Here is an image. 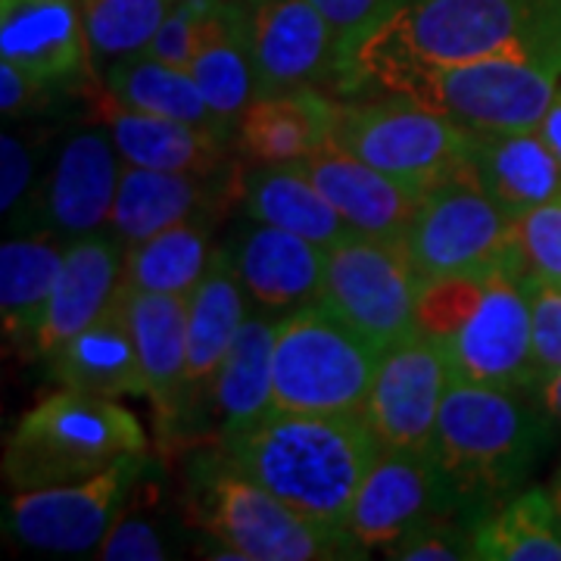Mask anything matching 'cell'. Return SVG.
I'll return each instance as SVG.
<instances>
[{
	"label": "cell",
	"instance_id": "obj_16",
	"mask_svg": "<svg viewBox=\"0 0 561 561\" xmlns=\"http://www.w3.org/2000/svg\"><path fill=\"white\" fill-rule=\"evenodd\" d=\"M84 94L91 106V119L101 122L110 131L125 165L187 172V175H206V179L238 175L243 169L234 140L219 138L187 122L131 110L116 101L101 81H91Z\"/></svg>",
	"mask_w": 561,
	"mask_h": 561
},
{
	"label": "cell",
	"instance_id": "obj_31",
	"mask_svg": "<svg viewBox=\"0 0 561 561\" xmlns=\"http://www.w3.org/2000/svg\"><path fill=\"white\" fill-rule=\"evenodd\" d=\"M278 321L268 312H250L209 387V412L219 440H228L272 412V359Z\"/></svg>",
	"mask_w": 561,
	"mask_h": 561
},
{
	"label": "cell",
	"instance_id": "obj_24",
	"mask_svg": "<svg viewBox=\"0 0 561 561\" xmlns=\"http://www.w3.org/2000/svg\"><path fill=\"white\" fill-rule=\"evenodd\" d=\"M481 187L518 219L527 209L561 201V160L540 128L530 131H468V153Z\"/></svg>",
	"mask_w": 561,
	"mask_h": 561
},
{
	"label": "cell",
	"instance_id": "obj_27",
	"mask_svg": "<svg viewBox=\"0 0 561 561\" xmlns=\"http://www.w3.org/2000/svg\"><path fill=\"white\" fill-rule=\"evenodd\" d=\"M337 101L316 84L256 98L238 119V153L250 162H300L334 138Z\"/></svg>",
	"mask_w": 561,
	"mask_h": 561
},
{
	"label": "cell",
	"instance_id": "obj_2",
	"mask_svg": "<svg viewBox=\"0 0 561 561\" xmlns=\"http://www.w3.org/2000/svg\"><path fill=\"white\" fill-rule=\"evenodd\" d=\"M219 443L250 481L306 518L337 530H346L353 500L381 456V443L362 415L272 409Z\"/></svg>",
	"mask_w": 561,
	"mask_h": 561
},
{
	"label": "cell",
	"instance_id": "obj_38",
	"mask_svg": "<svg viewBox=\"0 0 561 561\" xmlns=\"http://www.w3.org/2000/svg\"><path fill=\"white\" fill-rule=\"evenodd\" d=\"M474 515L453 512L421 524L383 549L387 559L400 561H471L474 559Z\"/></svg>",
	"mask_w": 561,
	"mask_h": 561
},
{
	"label": "cell",
	"instance_id": "obj_39",
	"mask_svg": "<svg viewBox=\"0 0 561 561\" xmlns=\"http://www.w3.org/2000/svg\"><path fill=\"white\" fill-rule=\"evenodd\" d=\"M534 321V365L537 381L561 368V287L552 280L524 278Z\"/></svg>",
	"mask_w": 561,
	"mask_h": 561
},
{
	"label": "cell",
	"instance_id": "obj_11",
	"mask_svg": "<svg viewBox=\"0 0 561 561\" xmlns=\"http://www.w3.org/2000/svg\"><path fill=\"white\" fill-rule=\"evenodd\" d=\"M421 272L405 243L346 234L328 247L319 302L378 353L415 334Z\"/></svg>",
	"mask_w": 561,
	"mask_h": 561
},
{
	"label": "cell",
	"instance_id": "obj_6",
	"mask_svg": "<svg viewBox=\"0 0 561 561\" xmlns=\"http://www.w3.org/2000/svg\"><path fill=\"white\" fill-rule=\"evenodd\" d=\"M381 353L321 302L278 321L272 409L309 415H362Z\"/></svg>",
	"mask_w": 561,
	"mask_h": 561
},
{
	"label": "cell",
	"instance_id": "obj_45",
	"mask_svg": "<svg viewBox=\"0 0 561 561\" xmlns=\"http://www.w3.org/2000/svg\"><path fill=\"white\" fill-rule=\"evenodd\" d=\"M549 493H552V502H556V508H559V518H561V465L559 471H556V478L549 483Z\"/></svg>",
	"mask_w": 561,
	"mask_h": 561
},
{
	"label": "cell",
	"instance_id": "obj_1",
	"mask_svg": "<svg viewBox=\"0 0 561 561\" xmlns=\"http://www.w3.org/2000/svg\"><path fill=\"white\" fill-rule=\"evenodd\" d=\"M493 57L561 76V0H400L343 50L331 91L381 94L409 76Z\"/></svg>",
	"mask_w": 561,
	"mask_h": 561
},
{
	"label": "cell",
	"instance_id": "obj_7",
	"mask_svg": "<svg viewBox=\"0 0 561 561\" xmlns=\"http://www.w3.org/2000/svg\"><path fill=\"white\" fill-rule=\"evenodd\" d=\"M405 250L421 278L512 275L527 278L515 219L474 179L468 160L421 194Z\"/></svg>",
	"mask_w": 561,
	"mask_h": 561
},
{
	"label": "cell",
	"instance_id": "obj_36",
	"mask_svg": "<svg viewBox=\"0 0 561 561\" xmlns=\"http://www.w3.org/2000/svg\"><path fill=\"white\" fill-rule=\"evenodd\" d=\"M44 144L22 131L3 128L0 135V213L13 234H35L44 187Z\"/></svg>",
	"mask_w": 561,
	"mask_h": 561
},
{
	"label": "cell",
	"instance_id": "obj_10",
	"mask_svg": "<svg viewBox=\"0 0 561 561\" xmlns=\"http://www.w3.org/2000/svg\"><path fill=\"white\" fill-rule=\"evenodd\" d=\"M559 81L540 66L493 57L419 72L381 94L409 98L465 131H530L540 128Z\"/></svg>",
	"mask_w": 561,
	"mask_h": 561
},
{
	"label": "cell",
	"instance_id": "obj_30",
	"mask_svg": "<svg viewBox=\"0 0 561 561\" xmlns=\"http://www.w3.org/2000/svg\"><path fill=\"white\" fill-rule=\"evenodd\" d=\"M66 243L35 231L13 234L0 247V319L13 350L35 359V341L60 278Z\"/></svg>",
	"mask_w": 561,
	"mask_h": 561
},
{
	"label": "cell",
	"instance_id": "obj_22",
	"mask_svg": "<svg viewBox=\"0 0 561 561\" xmlns=\"http://www.w3.org/2000/svg\"><path fill=\"white\" fill-rule=\"evenodd\" d=\"M122 297L160 431H181L187 412V297L135 290L125 280Z\"/></svg>",
	"mask_w": 561,
	"mask_h": 561
},
{
	"label": "cell",
	"instance_id": "obj_9",
	"mask_svg": "<svg viewBox=\"0 0 561 561\" xmlns=\"http://www.w3.org/2000/svg\"><path fill=\"white\" fill-rule=\"evenodd\" d=\"M147 468V453H135L84 481L13 490L3 502V530L35 552L94 556L128 508Z\"/></svg>",
	"mask_w": 561,
	"mask_h": 561
},
{
	"label": "cell",
	"instance_id": "obj_41",
	"mask_svg": "<svg viewBox=\"0 0 561 561\" xmlns=\"http://www.w3.org/2000/svg\"><path fill=\"white\" fill-rule=\"evenodd\" d=\"M60 91L28 76L16 62L0 60V113L3 122H20L44 113Z\"/></svg>",
	"mask_w": 561,
	"mask_h": 561
},
{
	"label": "cell",
	"instance_id": "obj_25",
	"mask_svg": "<svg viewBox=\"0 0 561 561\" xmlns=\"http://www.w3.org/2000/svg\"><path fill=\"white\" fill-rule=\"evenodd\" d=\"M47 365H50V378L69 390L94 393V397H106V400L147 397L122 287L116 300L110 302L88 328H81L79 334H72L62 343L60 350L47 359Z\"/></svg>",
	"mask_w": 561,
	"mask_h": 561
},
{
	"label": "cell",
	"instance_id": "obj_18",
	"mask_svg": "<svg viewBox=\"0 0 561 561\" xmlns=\"http://www.w3.org/2000/svg\"><path fill=\"white\" fill-rule=\"evenodd\" d=\"M250 302L284 319L309 302H319L328 250L265 221L247 219L225 243Z\"/></svg>",
	"mask_w": 561,
	"mask_h": 561
},
{
	"label": "cell",
	"instance_id": "obj_8",
	"mask_svg": "<svg viewBox=\"0 0 561 561\" xmlns=\"http://www.w3.org/2000/svg\"><path fill=\"white\" fill-rule=\"evenodd\" d=\"M331 144L424 191L465 162L468 131L409 98L375 94L337 103Z\"/></svg>",
	"mask_w": 561,
	"mask_h": 561
},
{
	"label": "cell",
	"instance_id": "obj_23",
	"mask_svg": "<svg viewBox=\"0 0 561 561\" xmlns=\"http://www.w3.org/2000/svg\"><path fill=\"white\" fill-rule=\"evenodd\" d=\"M128 247L110 231L66 243L60 278L35 341V359H50L62 343L101 316L119 294Z\"/></svg>",
	"mask_w": 561,
	"mask_h": 561
},
{
	"label": "cell",
	"instance_id": "obj_43",
	"mask_svg": "<svg viewBox=\"0 0 561 561\" xmlns=\"http://www.w3.org/2000/svg\"><path fill=\"white\" fill-rule=\"evenodd\" d=\"M534 393H537V400L542 402V409L549 412V419L561 424V368L556 371H549V375H542L537 387H534Z\"/></svg>",
	"mask_w": 561,
	"mask_h": 561
},
{
	"label": "cell",
	"instance_id": "obj_14",
	"mask_svg": "<svg viewBox=\"0 0 561 561\" xmlns=\"http://www.w3.org/2000/svg\"><path fill=\"white\" fill-rule=\"evenodd\" d=\"M122 169L125 160L101 122L69 131L47 160L35 231L60 243L110 231Z\"/></svg>",
	"mask_w": 561,
	"mask_h": 561
},
{
	"label": "cell",
	"instance_id": "obj_28",
	"mask_svg": "<svg viewBox=\"0 0 561 561\" xmlns=\"http://www.w3.org/2000/svg\"><path fill=\"white\" fill-rule=\"evenodd\" d=\"M191 76L216 116L238 128L243 110L256 101L247 0H209Z\"/></svg>",
	"mask_w": 561,
	"mask_h": 561
},
{
	"label": "cell",
	"instance_id": "obj_19",
	"mask_svg": "<svg viewBox=\"0 0 561 561\" xmlns=\"http://www.w3.org/2000/svg\"><path fill=\"white\" fill-rule=\"evenodd\" d=\"M0 60L57 91L88 88L94 76L79 0H0Z\"/></svg>",
	"mask_w": 561,
	"mask_h": 561
},
{
	"label": "cell",
	"instance_id": "obj_44",
	"mask_svg": "<svg viewBox=\"0 0 561 561\" xmlns=\"http://www.w3.org/2000/svg\"><path fill=\"white\" fill-rule=\"evenodd\" d=\"M540 135L561 160V81L559 88H556V98H552V103H549V110H546V116L540 122Z\"/></svg>",
	"mask_w": 561,
	"mask_h": 561
},
{
	"label": "cell",
	"instance_id": "obj_32",
	"mask_svg": "<svg viewBox=\"0 0 561 561\" xmlns=\"http://www.w3.org/2000/svg\"><path fill=\"white\" fill-rule=\"evenodd\" d=\"M98 81L116 101L131 110L187 122V125H197L203 131H213L219 138L238 144V128L216 116V110L206 103L201 84L187 69L169 66L150 54H138V57L113 62Z\"/></svg>",
	"mask_w": 561,
	"mask_h": 561
},
{
	"label": "cell",
	"instance_id": "obj_21",
	"mask_svg": "<svg viewBox=\"0 0 561 561\" xmlns=\"http://www.w3.org/2000/svg\"><path fill=\"white\" fill-rule=\"evenodd\" d=\"M300 165L328 203L341 213L353 234L405 241L424 191L350 157L337 144L321 147L312 157L300 160Z\"/></svg>",
	"mask_w": 561,
	"mask_h": 561
},
{
	"label": "cell",
	"instance_id": "obj_33",
	"mask_svg": "<svg viewBox=\"0 0 561 561\" xmlns=\"http://www.w3.org/2000/svg\"><path fill=\"white\" fill-rule=\"evenodd\" d=\"M474 559L561 561V518L549 486H524L483 508L474 522Z\"/></svg>",
	"mask_w": 561,
	"mask_h": 561
},
{
	"label": "cell",
	"instance_id": "obj_17",
	"mask_svg": "<svg viewBox=\"0 0 561 561\" xmlns=\"http://www.w3.org/2000/svg\"><path fill=\"white\" fill-rule=\"evenodd\" d=\"M256 98L334 84L341 44L309 0H247Z\"/></svg>",
	"mask_w": 561,
	"mask_h": 561
},
{
	"label": "cell",
	"instance_id": "obj_37",
	"mask_svg": "<svg viewBox=\"0 0 561 561\" xmlns=\"http://www.w3.org/2000/svg\"><path fill=\"white\" fill-rule=\"evenodd\" d=\"M184 546H187L184 524L150 508V505L131 508V502H128V508L122 512V518L113 524V530L106 534V540L98 546V552L91 559L162 561L175 559Z\"/></svg>",
	"mask_w": 561,
	"mask_h": 561
},
{
	"label": "cell",
	"instance_id": "obj_29",
	"mask_svg": "<svg viewBox=\"0 0 561 561\" xmlns=\"http://www.w3.org/2000/svg\"><path fill=\"white\" fill-rule=\"evenodd\" d=\"M241 203L247 219L294 231L324 250L350 234L341 213L302 172L300 162L247 165L241 172Z\"/></svg>",
	"mask_w": 561,
	"mask_h": 561
},
{
	"label": "cell",
	"instance_id": "obj_46",
	"mask_svg": "<svg viewBox=\"0 0 561 561\" xmlns=\"http://www.w3.org/2000/svg\"><path fill=\"white\" fill-rule=\"evenodd\" d=\"M559 287H561V284H559Z\"/></svg>",
	"mask_w": 561,
	"mask_h": 561
},
{
	"label": "cell",
	"instance_id": "obj_35",
	"mask_svg": "<svg viewBox=\"0 0 561 561\" xmlns=\"http://www.w3.org/2000/svg\"><path fill=\"white\" fill-rule=\"evenodd\" d=\"M94 81L113 62L138 57L175 7V0H79Z\"/></svg>",
	"mask_w": 561,
	"mask_h": 561
},
{
	"label": "cell",
	"instance_id": "obj_12",
	"mask_svg": "<svg viewBox=\"0 0 561 561\" xmlns=\"http://www.w3.org/2000/svg\"><path fill=\"white\" fill-rule=\"evenodd\" d=\"M453 378L505 390H534V321L524 278L490 275L481 300L440 343Z\"/></svg>",
	"mask_w": 561,
	"mask_h": 561
},
{
	"label": "cell",
	"instance_id": "obj_3",
	"mask_svg": "<svg viewBox=\"0 0 561 561\" xmlns=\"http://www.w3.org/2000/svg\"><path fill=\"white\" fill-rule=\"evenodd\" d=\"M552 424L534 390L453 378L431 453L461 512L478 518L483 508L524 490L552 440Z\"/></svg>",
	"mask_w": 561,
	"mask_h": 561
},
{
	"label": "cell",
	"instance_id": "obj_40",
	"mask_svg": "<svg viewBox=\"0 0 561 561\" xmlns=\"http://www.w3.org/2000/svg\"><path fill=\"white\" fill-rule=\"evenodd\" d=\"M206 10H209V0H175V7L169 10V16L160 25V32L153 35L150 47L144 54H150L157 60L191 72V62H194V54H197V41H201V25Z\"/></svg>",
	"mask_w": 561,
	"mask_h": 561
},
{
	"label": "cell",
	"instance_id": "obj_13",
	"mask_svg": "<svg viewBox=\"0 0 561 561\" xmlns=\"http://www.w3.org/2000/svg\"><path fill=\"white\" fill-rule=\"evenodd\" d=\"M449 383L453 365L446 353L419 331L387 346L362 409L381 449L431 453Z\"/></svg>",
	"mask_w": 561,
	"mask_h": 561
},
{
	"label": "cell",
	"instance_id": "obj_26",
	"mask_svg": "<svg viewBox=\"0 0 561 561\" xmlns=\"http://www.w3.org/2000/svg\"><path fill=\"white\" fill-rule=\"evenodd\" d=\"M247 319H250V297L234 272L228 250L219 247L203 280L187 297V412H184L187 431L184 437H191V412L201 402L197 397L203 393L209 397V387L221 359L228 356Z\"/></svg>",
	"mask_w": 561,
	"mask_h": 561
},
{
	"label": "cell",
	"instance_id": "obj_15",
	"mask_svg": "<svg viewBox=\"0 0 561 561\" xmlns=\"http://www.w3.org/2000/svg\"><path fill=\"white\" fill-rule=\"evenodd\" d=\"M461 512L434 453L381 449L353 500L346 534L362 549H390L421 524Z\"/></svg>",
	"mask_w": 561,
	"mask_h": 561
},
{
	"label": "cell",
	"instance_id": "obj_20",
	"mask_svg": "<svg viewBox=\"0 0 561 561\" xmlns=\"http://www.w3.org/2000/svg\"><path fill=\"white\" fill-rule=\"evenodd\" d=\"M241 172L206 179L125 165L110 228L125 247H135L179 221L221 219L231 203L241 201Z\"/></svg>",
	"mask_w": 561,
	"mask_h": 561
},
{
	"label": "cell",
	"instance_id": "obj_34",
	"mask_svg": "<svg viewBox=\"0 0 561 561\" xmlns=\"http://www.w3.org/2000/svg\"><path fill=\"white\" fill-rule=\"evenodd\" d=\"M219 219H191L128 247L125 284L150 294L191 297L216 256L213 231Z\"/></svg>",
	"mask_w": 561,
	"mask_h": 561
},
{
	"label": "cell",
	"instance_id": "obj_4",
	"mask_svg": "<svg viewBox=\"0 0 561 561\" xmlns=\"http://www.w3.org/2000/svg\"><path fill=\"white\" fill-rule=\"evenodd\" d=\"M184 518L203 530L201 556L216 561L365 559L346 530L312 522L250 481L221 443L194 449L184 465Z\"/></svg>",
	"mask_w": 561,
	"mask_h": 561
},
{
	"label": "cell",
	"instance_id": "obj_5",
	"mask_svg": "<svg viewBox=\"0 0 561 561\" xmlns=\"http://www.w3.org/2000/svg\"><path fill=\"white\" fill-rule=\"evenodd\" d=\"M135 453H147V434L131 409L60 387L16 421L3 453V478L13 490L57 486L84 481Z\"/></svg>",
	"mask_w": 561,
	"mask_h": 561
},
{
	"label": "cell",
	"instance_id": "obj_42",
	"mask_svg": "<svg viewBox=\"0 0 561 561\" xmlns=\"http://www.w3.org/2000/svg\"><path fill=\"white\" fill-rule=\"evenodd\" d=\"M309 3L334 28L343 57V50L356 44L365 32H371L400 0H309Z\"/></svg>",
	"mask_w": 561,
	"mask_h": 561
}]
</instances>
